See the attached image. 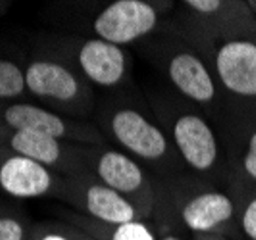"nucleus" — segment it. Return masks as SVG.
Segmentation results:
<instances>
[{
    "label": "nucleus",
    "mask_w": 256,
    "mask_h": 240,
    "mask_svg": "<svg viewBox=\"0 0 256 240\" xmlns=\"http://www.w3.org/2000/svg\"><path fill=\"white\" fill-rule=\"evenodd\" d=\"M208 56L228 96L256 108V27L208 33Z\"/></svg>",
    "instance_id": "obj_1"
},
{
    "label": "nucleus",
    "mask_w": 256,
    "mask_h": 240,
    "mask_svg": "<svg viewBox=\"0 0 256 240\" xmlns=\"http://www.w3.org/2000/svg\"><path fill=\"white\" fill-rule=\"evenodd\" d=\"M108 133L122 152L137 162L154 165L156 169H174L178 152L160 125L150 121L137 108L122 106L108 119Z\"/></svg>",
    "instance_id": "obj_2"
},
{
    "label": "nucleus",
    "mask_w": 256,
    "mask_h": 240,
    "mask_svg": "<svg viewBox=\"0 0 256 240\" xmlns=\"http://www.w3.org/2000/svg\"><path fill=\"white\" fill-rule=\"evenodd\" d=\"M89 177L120 192L148 219L158 206V192L141 162L116 148L89 146Z\"/></svg>",
    "instance_id": "obj_3"
},
{
    "label": "nucleus",
    "mask_w": 256,
    "mask_h": 240,
    "mask_svg": "<svg viewBox=\"0 0 256 240\" xmlns=\"http://www.w3.org/2000/svg\"><path fill=\"white\" fill-rule=\"evenodd\" d=\"M8 150L58 171L64 177H89V146L54 139L35 131H0Z\"/></svg>",
    "instance_id": "obj_4"
},
{
    "label": "nucleus",
    "mask_w": 256,
    "mask_h": 240,
    "mask_svg": "<svg viewBox=\"0 0 256 240\" xmlns=\"http://www.w3.org/2000/svg\"><path fill=\"white\" fill-rule=\"evenodd\" d=\"M0 119L10 131H35L83 146H100L104 142V137L94 127L58 115L31 102H10L0 110Z\"/></svg>",
    "instance_id": "obj_5"
},
{
    "label": "nucleus",
    "mask_w": 256,
    "mask_h": 240,
    "mask_svg": "<svg viewBox=\"0 0 256 240\" xmlns=\"http://www.w3.org/2000/svg\"><path fill=\"white\" fill-rule=\"evenodd\" d=\"M60 198L83 215L108 225L146 221L142 212L131 200L92 177H68Z\"/></svg>",
    "instance_id": "obj_6"
},
{
    "label": "nucleus",
    "mask_w": 256,
    "mask_h": 240,
    "mask_svg": "<svg viewBox=\"0 0 256 240\" xmlns=\"http://www.w3.org/2000/svg\"><path fill=\"white\" fill-rule=\"evenodd\" d=\"M172 144L180 160L198 175H212L222 164V148L212 125L200 114L180 112L172 117Z\"/></svg>",
    "instance_id": "obj_7"
},
{
    "label": "nucleus",
    "mask_w": 256,
    "mask_h": 240,
    "mask_svg": "<svg viewBox=\"0 0 256 240\" xmlns=\"http://www.w3.org/2000/svg\"><path fill=\"white\" fill-rule=\"evenodd\" d=\"M160 25V10L146 0H116L110 2L92 21L96 38L116 46H128L148 37Z\"/></svg>",
    "instance_id": "obj_8"
},
{
    "label": "nucleus",
    "mask_w": 256,
    "mask_h": 240,
    "mask_svg": "<svg viewBox=\"0 0 256 240\" xmlns=\"http://www.w3.org/2000/svg\"><path fill=\"white\" fill-rule=\"evenodd\" d=\"M68 177L46 165L0 146V190L12 198L31 200L62 196Z\"/></svg>",
    "instance_id": "obj_9"
},
{
    "label": "nucleus",
    "mask_w": 256,
    "mask_h": 240,
    "mask_svg": "<svg viewBox=\"0 0 256 240\" xmlns=\"http://www.w3.org/2000/svg\"><path fill=\"white\" fill-rule=\"evenodd\" d=\"M27 92L38 100H50L74 110H85L90 106L89 89L70 67L62 62L38 58L27 63L26 67Z\"/></svg>",
    "instance_id": "obj_10"
},
{
    "label": "nucleus",
    "mask_w": 256,
    "mask_h": 240,
    "mask_svg": "<svg viewBox=\"0 0 256 240\" xmlns=\"http://www.w3.org/2000/svg\"><path fill=\"white\" fill-rule=\"evenodd\" d=\"M166 73L181 96L198 106H214L222 98V87L214 69L198 52L189 46H180L168 54Z\"/></svg>",
    "instance_id": "obj_11"
},
{
    "label": "nucleus",
    "mask_w": 256,
    "mask_h": 240,
    "mask_svg": "<svg viewBox=\"0 0 256 240\" xmlns=\"http://www.w3.org/2000/svg\"><path fill=\"white\" fill-rule=\"evenodd\" d=\"M176 212L180 221L194 235L218 233L224 225L235 219L237 202L228 192L218 189H206L192 194H178Z\"/></svg>",
    "instance_id": "obj_12"
},
{
    "label": "nucleus",
    "mask_w": 256,
    "mask_h": 240,
    "mask_svg": "<svg viewBox=\"0 0 256 240\" xmlns=\"http://www.w3.org/2000/svg\"><path fill=\"white\" fill-rule=\"evenodd\" d=\"M74 60L83 79L104 89L118 87L129 73V56L126 48L102 38H87L74 50Z\"/></svg>",
    "instance_id": "obj_13"
},
{
    "label": "nucleus",
    "mask_w": 256,
    "mask_h": 240,
    "mask_svg": "<svg viewBox=\"0 0 256 240\" xmlns=\"http://www.w3.org/2000/svg\"><path fill=\"white\" fill-rule=\"evenodd\" d=\"M72 225L85 231L94 240H158V233L146 221H131L122 225H108L83 214H66Z\"/></svg>",
    "instance_id": "obj_14"
},
{
    "label": "nucleus",
    "mask_w": 256,
    "mask_h": 240,
    "mask_svg": "<svg viewBox=\"0 0 256 240\" xmlns=\"http://www.w3.org/2000/svg\"><path fill=\"white\" fill-rule=\"evenodd\" d=\"M26 90V69L12 60H0V100L20 98Z\"/></svg>",
    "instance_id": "obj_15"
},
{
    "label": "nucleus",
    "mask_w": 256,
    "mask_h": 240,
    "mask_svg": "<svg viewBox=\"0 0 256 240\" xmlns=\"http://www.w3.org/2000/svg\"><path fill=\"white\" fill-rule=\"evenodd\" d=\"M29 240H94L72 223H37Z\"/></svg>",
    "instance_id": "obj_16"
},
{
    "label": "nucleus",
    "mask_w": 256,
    "mask_h": 240,
    "mask_svg": "<svg viewBox=\"0 0 256 240\" xmlns=\"http://www.w3.org/2000/svg\"><path fill=\"white\" fill-rule=\"evenodd\" d=\"M31 229L24 215L14 212H0V240H29Z\"/></svg>",
    "instance_id": "obj_17"
},
{
    "label": "nucleus",
    "mask_w": 256,
    "mask_h": 240,
    "mask_svg": "<svg viewBox=\"0 0 256 240\" xmlns=\"http://www.w3.org/2000/svg\"><path fill=\"white\" fill-rule=\"evenodd\" d=\"M239 177L256 185V127L248 133L244 140V148L239 156Z\"/></svg>",
    "instance_id": "obj_18"
},
{
    "label": "nucleus",
    "mask_w": 256,
    "mask_h": 240,
    "mask_svg": "<svg viewBox=\"0 0 256 240\" xmlns=\"http://www.w3.org/2000/svg\"><path fill=\"white\" fill-rule=\"evenodd\" d=\"M239 227L246 240H256V194H250L239 210Z\"/></svg>",
    "instance_id": "obj_19"
},
{
    "label": "nucleus",
    "mask_w": 256,
    "mask_h": 240,
    "mask_svg": "<svg viewBox=\"0 0 256 240\" xmlns=\"http://www.w3.org/2000/svg\"><path fill=\"white\" fill-rule=\"evenodd\" d=\"M158 240H185V239L180 237L176 231H162V233H158Z\"/></svg>",
    "instance_id": "obj_20"
},
{
    "label": "nucleus",
    "mask_w": 256,
    "mask_h": 240,
    "mask_svg": "<svg viewBox=\"0 0 256 240\" xmlns=\"http://www.w3.org/2000/svg\"><path fill=\"white\" fill-rule=\"evenodd\" d=\"M248 4V8H250V12L254 13V17H256V0H250V2H246Z\"/></svg>",
    "instance_id": "obj_21"
}]
</instances>
